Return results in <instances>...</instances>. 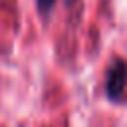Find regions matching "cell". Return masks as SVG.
<instances>
[{"instance_id": "2", "label": "cell", "mask_w": 127, "mask_h": 127, "mask_svg": "<svg viewBox=\"0 0 127 127\" xmlns=\"http://www.w3.org/2000/svg\"><path fill=\"white\" fill-rule=\"evenodd\" d=\"M56 0H36V8H38V14H42L44 18H48V14L52 12Z\"/></svg>"}, {"instance_id": "1", "label": "cell", "mask_w": 127, "mask_h": 127, "mask_svg": "<svg viewBox=\"0 0 127 127\" xmlns=\"http://www.w3.org/2000/svg\"><path fill=\"white\" fill-rule=\"evenodd\" d=\"M105 97L113 103L127 101V62L123 58H113L105 71Z\"/></svg>"}]
</instances>
